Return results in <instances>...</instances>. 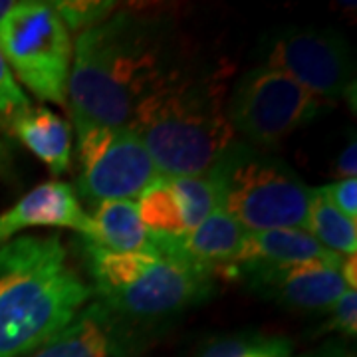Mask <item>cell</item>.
<instances>
[{
  "instance_id": "obj_1",
  "label": "cell",
  "mask_w": 357,
  "mask_h": 357,
  "mask_svg": "<svg viewBox=\"0 0 357 357\" xmlns=\"http://www.w3.org/2000/svg\"><path fill=\"white\" fill-rule=\"evenodd\" d=\"M177 60L171 28L131 10L79 32L66 102L74 126H129L141 98Z\"/></svg>"
},
{
  "instance_id": "obj_2",
  "label": "cell",
  "mask_w": 357,
  "mask_h": 357,
  "mask_svg": "<svg viewBox=\"0 0 357 357\" xmlns=\"http://www.w3.org/2000/svg\"><path fill=\"white\" fill-rule=\"evenodd\" d=\"M225 72L177 60L137 103L131 128L159 175L208 173L236 135L227 119Z\"/></svg>"
},
{
  "instance_id": "obj_3",
  "label": "cell",
  "mask_w": 357,
  "mask_h": 357,
  "mask_svg": "<svg viewBox=\"0 0 357 357\" xmlns=\"http://www.w3.org/2000/svg\"><path fill=\"white\" fill-rule=\"evenodd\" d=\"M93 298L58 234L0 246V357H24L62 332Z\"/></svg>"
},
{
  "instance_id": "obj_4",
  "label": "cell",
  "mask_w": 357,
  "mask_h": 357,
  "mask_svg": "<svg viewBox=\"0 0 357 357\" xmlns=\"http://www.w3.org/2000/svg\"><path fill=\"white\" fill-rule=\"evenodd\" d=\"M208 173L217 181L220 206L248 232L306 230L314 187L280 157L236 139Z\"/></svg>"
},
{
  "instance_id": "obj_5",
  "label": "cell",
  "mask_w": 357,
  "mask_h": 357,
  "mask_svg": "<svg viewBox=\"0 0 357 357\" xmlns=\"http://www.w3.org/2000/svg\"><path fill=\"white\" fill-rule=\"evenodd\" d=\"M0 52L13 76L38 100L66 105L74 40L52 2H16L0 24Z\"/></svg>"
},
{
  "instance_id": "obj_6",
  "label": "cell",
  "mask_w": 357,
  "mask_h": 357,
  "mask_svg": "<svg viewBox=\"0 0 357 357\" xmlns=\"http://www.w3.org/2000/svg\"><path fill=\"white\" fill-rule=\"evenodd\" d=\"M326 105L284 72L260 64L234 84L227 98V119L244 143L270 149L318 119Z\"/></svg>"
},
{
  "instance_id": "obj_7",
  "label": "cell",
  "mask_w": 357,
  "mask_h": 357,
  "mask_svg": "<svg viewBox=\"0 0 357 357\" xmlns=\"http://www.w3.org/2000/svg\"><path fill=\"white\" fill-rule=\"evenodd\" d=\"M79 175L76 195L88 204L133 201L159 171L131 126H76Z\"/></svg>"
},
{
  "instance_id": "obj_8",
  "label": "cell",
  "mask_w": 357,
  "mask_h": 357,
  "mask_svg": "<svg viewBox=\"0 0 357 357\" xmlns=\"http://www.w3.org/2000/svg\"><path fill=\"white\" fill-rule=\"evenodd\" d=\"M161 255L128 286L98 298L129 326L175 316L204 302L215 290V272L157 246Z\"/></svg>"
},
{
  "instance_id": "obj_9",
  "label": "cell",
  "mask_w": 357,
  "mask_h": 357,
  "mask_svg": "<svg viewBox=\"0 0 357 357\" xmlns=\"http://www.w3.org/2000/svg\"><path fill=\"white\" fill-rule=\"evenodd\" d=\"M262 64L284 72L324 103L347 98L356 88V56L333 28H288L270 40Z\"/></svg>"
},
{
  "instance_id": "obj_10",
  "label": "cell",
  "mask_w": 357,
  "mask_h": 357,
  "mask_svg": "<svg viewBox=\"0 0 357 357\" xmlns=\"http://www.w3.org/2000/svg\"><path fill=\"white\" fill-rule=\"evenodd\" d=\"M241 280L256 296L298 312H328L349 290L342 266L330 262L255 270L241 276Z\"/></svg>"
},
{
  "instance_id": "obj_11",
  "label": "cell",
  "mask_w": 357,
  "mask_h": 357,
  "mask_svg": "<svg viewBox=\"0 0 357 357\" xmlns=\"http://www.w3.org/2000/svg\"><path fill=\"white\" fill-rule=\"evenodd\" d=\"M30 229H70L91 241L93 225L79 206L72 185L62 181L42 183L0 213V246Z\"/></svg>"
},
{
  "instance_id": "obj_12",
  "label": "cell",
  "mask_w": 357,
  "mask_h": 357,
  "mask_svg": "<svg viewBox=\"0 0 357 357\" xmlns=\"http://www.w3.org/2000/svg\"><path fill=\"white\" fill-rule=\"evenodd\" d=\"M135 333L109 307L89 302L62 332L24 357H128Z\"/></svg>"
},
{
  "instance_id": "obj_13",
  "label": "cell",
  "mask_w": 357,
  "mask_h": 357,
  "mask_svg": "<svg viewBox=\"0 0 357 357\" xmlns=\"http://www.w3.org/2000/svg\"><path fill=\"white\" fill-rule=\"evenodd\" d=\"M304 262H330L344 264V256L326 250L304 229H280L248 232L232 264L222 272L229 278H241L255 270L284 268Z\"/></svg>"
},
{
  "instance_id": "obj_14",
  "label": "cell",
  "mask_w": 357,
  "mask_h": 357,
  "mask_svg": "<svg viewBox=\"0 0 357 357\" xmlns=\"http://www.w3.org/2000/svg\"><path fill=\"white\" fill-rule=\"evenodd\" d=\"M248 230L238 220L218 206L201 225L178 238H157V246L169 248L185 256L199 266L208 268L215 274L222 272L236 258Z\"/></svg>"
},
{
  "instance_id": "obj_15",
  "label": "cell",
  "mask_w": 357,
  "mask_h": 357,
  "mask_svg": "<svg viewBox=\"0 0 357 357\" xmlns=\"http://www.w3.org/2000/svg\"><path fill=\"white\" fill-rule=\"evenodd\" d=\"M6 133L18 139L28 151L50 169L62 175L72 165V128L62 115L46 105H28L2 119Z\"/></svg>"
},
{
  "instance_id": "obj_16",
  "label": "cell",
  "mask_w": 357,
  "mask_h": 357,
  "mask_svg": "<svg viewBox=\"0 0 357 357\" xmlns=\"http://www.w3.org/2000/svg\"><path fill=\"white\" fill-rule=\"evenodd\" d=\"M91 243L114 252H159L155 236L145 229L133 201H105L91 215Z\"/></svg>"
},
{
  "instance_id": "obj_17",
  "label": "cell",
  "mask_w": 357,
  "mask_h": 357,
  "mask_svg": "<svg viewBox=\"0 0 357 357\" xmlns=\"http://www.w3.org/2000/svg\"><path fill=\"white\" fill-rule=\"evenodd\" d=\"M306 230L326 250L337 256H356L357 225L356 220L342 215L326 197L321 187L312 189V201L307 208Z\"/></svg>"
},
{
  "instance_id": "obj_18",
  "label": "cell",
  "mask_w": 357,
  "mask_h": 357,
  "mask_svg": "<svg viewBox=\"0 0 357 357\" xmlns=\"http://www.w3.org/2000/svg\"><path fill=\"white\" fill-rule=\"evenodd\" d=\"M141 222L157 238H178L187 234V225L171 178L159 175L139 195L137 203Z\"/></svg>"
},
{
  "instance_id": "obj_19",
  "label": "cell",
  "mask_w": 357,
  "mask_h": 357,
  "mask_svg": "<svg viewBox=\"0 0 357 357\" xmlns=\"http://www.w3.org/2000/svg\"><path fill=\"white\" fill-rule=\"evenodd\" d=\"M199 357H292V342L284 335L241 332L213 340Z\"/></svg>"
},
{
  "instance_id": "obj_20",
  "label": "cell",
  "mask_w": 357,
  "mask_h": 357,
  "mask_svg": "<svg viewBox=\"0 0 357 357\" xmlns=\"http://www.w3.org/2000/svg\"><path fill=\"white\" fill-rule=\"evenodd\" d=\"M173 191L177 195L187 232L201 225L215 208L220 206V192L215 177L211 173L195 177H169Z\"/></svg>"
},
{
  "instance_id": "obj_21",
  "label": "cell",
  "mask_w": 357,
  "mask_h": 357,
  "mask_svg": "<svg viewBox=\"0 0 357 357\" xmlns=\"http://www.w3.org/2000/svg\"><path fill=\"white\" fill-rule=\"evenodd\" d=\"M56 13L72 32H84L91 26L100 24L115 13V2L109 0H56L52 2Z\"/></svg>"
},
{
  "instance_id": "obj_22",
  "label": "cell",
  "mask_w": 357,
  "mask_h": 357,
  "mask_svg": "<svg viewBox=\"0 0 357 357\" xmlns=\"http://www.w3.org/2000/svg\"><path fill=\"white\" fill-rule=\"evenodd\" d=\"M321 332L342 333L345 337H356L357 332V294L356 290L347 292L328 310V319Z\"/></svg>"
},
{
  "instance_id": "obj_23",
  "label": "cell",
  "mask_w": 357,
  "mask_h": 357,
  "mask_svg": "<svg viewBox=\"0 0 357 357\" xmlns=\"http://www.w3.org/2000/svg\"><path fill=\"white\" fill-rule=\"evenodd\" d=\"M30 105V100L18 86L10 68L0 52V119H6Z\"/></svg>"
},
{
  "instance_id": "obj_24",
  "label": "cell",
  "mask_w": 357,
  "mask_h": 357,
  "mask_svg": "<svg viewBox=\"0 0 357 357\" xmlns=\"http://www.w3.org/2000/svg\"><path fill=\"white\" fill-rule=\"evenodd\" d=\"M321 189L342 215L349 220H357V178H340Z\"/></svg>"
},
{
  "instance_id": "obj_25",
  "label": "cell",
  "mask_w": 357,
  "mask_h": 357,
  "mask_svg": "<svg viewBox=\"0 0 357 357\" xmlns=\"http://www.w3.org/2000/svg\"><path fill=\"white\" fill-rule=\"evenodd\" d=\"M335 173L340 178H356L357 173V145L356 137L345 143V147L342 149V153L335 161Z\"/></svg>"
},
{
  "instance_id": "obj_26",
  "label": "cell",
  "mask_w": 357,
  "mask_h": 357,
  "mask_svg": "<svg viewBox=\"0 0 357 357\" xmlns=\"http://www.w3.org/2000/svg\"><path fill=\"white\" fill-rule=\"evenodd\" d=\"M8 137L10 135L6 133V128L0 119V177L2 178L14 177V153Z\"/></svg>"
},
{
  "instance_id": "obj_27",
  "label": "cell",
  "mask_w": 357,
  "mask_h": 357,
  "mask_svg": "<svg viewBox=\"0 0 357 357\" xmlns=\"http://www.w3.org/2000/svg\"><path fill=\"white\" fill-rule=\"evenodd\" d=\"M302 357H354V354H351L345 345L328 344L324 345V347H319V349L310 351V354H306V356Z\"/></svg>"
},
{
  "instance_id": "obj_28",
  "label": "cell",
  "mask_w": 357,
  "mask_h": 357,
  "mask_svg": "<svg viewBox=\"0 0 357 357\" xmlns=\"http://www.w3.org/2000/svg\"><path fill=\"white\" fill-rule=\"evenodd\" d=\"M14 0H0V24L4 22V18L8 16V13L14 8Z\"/></svg>"
}]
</instances>
